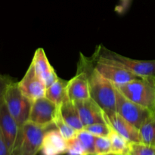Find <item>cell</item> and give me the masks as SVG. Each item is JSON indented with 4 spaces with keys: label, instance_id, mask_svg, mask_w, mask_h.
I'll return each mask as SVG.
<instances>
[{
    "label": "cell",
    "instance_id": "27",
    "mask_svg": "<svg viewBox=\"0 0 155 155\" xmlns=\"http://www.w3.org/2000/svg\"><path fill=\"white\" fill-rule=\"evenodd\" d=\"M132 0H120V2L115 7V12L119 15H123L130 8Z\"/></svg>",
    "mask_w": 155,
    "mask_h": 155
},
{
    "label": "cell",
    "instance_id": "9",
    "mask_svg": "<svg viewBox=\"0 0 155 155\" xmlns=\"http://www.w3.org/2000/svg\"><path fill=\"white\" fill-rule=\"evenodd\" d=\"M18 83L22 93L30 101H33L45 97L46 86L36 74L32 63L29 66L25 75Z\"/></svg>",
    "mask_w": 155,
    "mask_h": 155
},
{
    "label": "cell",
    "instance_id": "24",
    "mask_svg": "<svg viewBox=\"0 0 155 155\" xmlns=\"http://www.w3.org/2000/svg\"><path fill=\"white\" fill-rule=\"evenodd\" d=\"M130 155H155V148L142 142L130 143Z\"/></svg>",
    "mask_w": 155,
    "mask_h": 155
},
{
    "label": "cell",
    "instance_id": "26",
    "mask_svg": "<svg viewBox=\"0 0 155 155\" xmlns=\"http://www.w3.org/2000/svg\"><path fill=\"white\" fill-rule=\"evenodd\" d=\"M15 82V80L7 75H2L0 74V97H2L5 92L8 86Z\"/></svg>",
    "mask_w": 155,
    "mask_h": 155
},
{
    "label": "cell",
    "instance_id": "7",
    "mask_svg": "<svg viewBox=\"0 0 155 155\" xmlns=\"http://www.w3.org/2000/svg\"><path fill=\"white\" fill-rule=\"evenodd\" d=\"M59 107L46 97L38 98L32 102L29 122L44 128H50L58 113Z\"/></svg>",
    "mask_w": 155,
    "mask_h": 155
},
{
    "label": "cell",
    "instance_id": "13",
    "mask_svg": "<svg viewBox=\"0 0 155 155\" xmlns=\"http://www.w3.org/2000/svg\"><path fill=\"white\" fill-rule=\"evenodd\" d=\"M31 63L34 66L36 74L45 83L46 88L51 86L58 79L54 68L48 61L42 48H39L36 50Z\"/></svg>",
    "mask_w": 155,
    "mask_h": 155
},
{
    "label": "cell",
    "instance_id": "18",
    "mask_svg": "<svg viewBox=\"0 0 155 155\" xmlns=\"http://www.w3.org/2000/svg\"><path fill=\"white\" fill-rule=\"evenodd\" d=\"M107 136L111 143L112 155H130V142L129 141L117 133L111 127Z\"/></svg>",
    "mask_w": 155,
    "mask_h": 155
},
{
    "label": "cell",
    "instance_id": "14",
    "mask_svg": "<svg viewBox=\"0 0 155 155\" xmlns=\"http://www.w3.org/2000/svg\"><path fill=\"white\" fill-rule=\"evenodd\" d=\"M106 121L114 130L125 138L130 143L141 142L139 129L124 119L117 112L110 116L106 114Z\"/></svg>",
    "mask_w": 155,
    "mask_h": 155
},
{
    "label": "cell",
    "instance_id": "6",
    "mask_svg": "<svg viewBox=\"0 0 155 155\" xmlns=\"http://www.w3.org/2000/svg\"><path fill=\"white\" fill-rule=\"evenodd\" d=\"M116 98L117 113L139 130L148 117L155 114L127 98L117 88Z\"/></svg>",
    "mask_w": 155,
    "mask_h": 155
},
{
    "label": "cell",
    "instance_id": "12",
    "mask_svg": "<svg viewBox=\"0 0 155 155\" xmlns=\"http://www.w3.org/2000/svg\"><path fill=\"white\" fill-rule=\"evenodd\" d=\"M67 141L57 128L48 129L44 135L39 152L41 155H64L67 153Z\"/></svg>",
    "mask_w": 155,
    "mask_h": 155
},
{
    "label": "cell",
    "instance_id": "22",
    "mask_svg": "<svg viewBox=\"0 0 155 155\" xmlns=\"http://www.w3.org/2000/svg\"><path fill=\"white\" fill-rule=\"evenodd\" d=\"M94 155H112L111 143L108 136H95Z\"/></svg>",
    "mask_w": 155,
    "mask_h": 155
},
{
    "label": "cell",
    "instance_id": "20",
    "mask_svg": "<svg viewBox=\"0 0 155 155\" xmlns=\"http://www.w3.org/2000/svg\"><path fill=\"white\" fill-rule=\"evenodd\" d=\"M76 137L83 146L86 155H94L95 142V136L94 135L83 129L77 132Z\"/></svg>",
    "mask_w": 155,
    "mask_h": 155
},
{
    "label": "cell",
    "instance_id": "2",
    "mask_svg": "<svg viewBox=\"0 0 155 155\" xmlns=\"http://www.w3.org/2000/svg\"><path fill=\"white\" fill-rule=\"evenodd\" d=\"M96 60L116 65L130 71L138 77L155 78V60H136L108 50L104 46L97 47L93 55Z\"/></svg>",
    "mask_w": 155,
    "mask_h": 155
},
{
    "label": "cell",
    "instance_id": "21",
    "mask_svg": "<svg viewBox=\"0 0 155 155\" xmlns=\"http://www.w3.org/2000/svg\"><path fill=\"white\" fill-rule=\"evenodd\" d=\"M54 125L56 128L58 130L61 136H63L64 139L66 141H69L71 139H74L77 136V131L74 130V128L68 125L66 122L63 120L60 114V112L58 110L57 116H56L55 119L54 121Z\"/></svg>",
    "mask_w": 155,
    "mask_h": 155
},
{
    "label": "cell",
    "instance_id": "3",
    "mask_svg": "<svg viewBox=\"0 0 155 155\" xmlns=\"http://www.w3.org/2000/svg\"><path fill=\"white\" fill-rule=\"evenodd\" d=\"M115 86L127 98L155 113L154 77H138L125 84Z\"/></svg>",
    "mask_w": 155,
    "mask_h": 155
},
{
    "label": "cell",
    "instance_id": "15",
    "mask_svg": "<svg viewBox=\"0 0 155 155\" xmlns=\"http://www.w3.org/2000/svg\"><path fill=\"white\" fill-rule=\"evenodd\" d=\"M67 96L72 101L90 98L87 77L80 68H77V74L68 82Z\"/></svg>",
    "mask_w": 155,
    "mask_h": 155
},
{
    "label": "cell",
    "instance_id": "1",
    "mask_svg": "<svg viewBox=\"0 0 155 155\" xmlns=\"http://www.w3.org/2000/svg\"><path fill=\"white\" fill-rule=\"evenodd\" d=\"M77 68L86 74L90 98H92L107 115L116 112V88L112 83L104 78L95 70L93 58L80 54Z\"/></svg>",
    "mask_w": 155,
    "mask_h": 155
},
{
    "label": "cell",
    "instance_id": "19",
    "mask_svg": "<svg viewBox=\"0 0 155 155\" xmlns=\"http://www.w3.org/2000/svg\"><path fill=\"white\" fill-rule=\"evenodd\" d=\"M141 142L155 148V114L148 117L139 128Z\"/></svg>",
    "mask_w": 155,
    "mask_h": 155
},
{
    "label": "cell",
    "instance_id": "4",
    "mask_svg": "<svg viewBox=\"0 0 155 155\" xmlns=\"http://www.w3.org/2000/svg\"><path fill=\"white\" fill-rule=\"evenodd\" d=\"M49 128L27 122L20 128L12 155H36L40 151L45 132Z\"/></svg>",
    "mask_w": 155,
    "mask_h": 155
},
{
    "label": "cell",
    "instance_id": "25",
    "mask_svg": "<svg viewBox=\"0 0 155 155\" xmlns=\"http://www.w3.org/2000/svg\"><path fill=\"white\" fill-rule=\"evenodd\" d=\"M67 143L68 146H67L66 154L68 155H86L83 146L77 137L67 141Z\"/></svg>",
    "mask_w": 155,
    "mask_h": 155
},
{
    "label": "cell",
    "instance_id": "11",
    "mask_svg": "<svg viewBox=\"0 0 155 155\" xmlns=\"http://www.w3.org/2000/svg\"><path fill=\"white\" fill-rule=\"evenodd\" d=\"M74 102L84 127L97 123H107L106 114L92 98H89Z\"/></svg>",
    "mask_w": 155,
    "mask_h": 155
},
{
    "label": "cell",
    "instance_id": "10",
    "mask_svg": "<svg viewBox=\"0 0 155 155\" xmlns=\"http://www.w3.org/2000/svg\"><path fill=\"white\" fill-rule=\"evenodd\" d=\"M92 58H93L94 67L95 70L102 77L113 83L114 86L124 85L138 78L137 76L124 68L100 61L96 60L93 56Z\"/></svg>",
    "mask_w": 155,
    "mask_h": 155
},
{
    "label": "cell",
    "instance_id": "16",
    "mask_svg": "<svg viewBox=\"0 0 155 155\" xmlns=\"http://www.w3.org/2000/svg\"><path fill=\"white\" fill-rule=\"evenodd\" d=\"M59 112L64 120L77 132L84 129L78 110L74 101L65 99L59 106Z\"/></svg>",
    "mask_w": 155,
    "mask_h": 155
},
{
    "label": "cell",
    "instance_id": "5",
    "mask_svg": "<svg viewBox=\"0 0 155 155\" xmlns=\"http://www.w3.org/2000/svg\"><path fill=\"white\" fill-rule=\"evenodd\" d=\"M2 97L9 112L21 128L28 122L33 101L22 93L16 82H13L8 86Z\"/></svg>",
    "mask_w": 155,
    "mask_h": 155
},
{
    "label": "cell",
    "instance_id": "17",
    "mask_svg": "<svg viewBox=\"0 0 155 155\" xmlns=\"http://www.w3.org/2000/svg\"><path fill=\"white\" fill-rule=\"evenodd\" d=\"M68 82L58 77V79L54 83L46 88L45 96L59 107L60 104L68 98L67 96Z\"/></svg>",
    "mask_w": 155,
    "mask_h": 155
},
{
    "label": "cell",
    "instance_id": "8",
    "mask_svg": "<svg viewBox=\"0 0 155 155\" xmlns=\"http://www.w3.org/2000/svg\"><path fill=\"white\" fill-rule=\"evenodd\" d=\"M20 127L9 112L3 97H0V131L10 152L13 153Z\"/></svg>",
    "mask_w": 155,
    "mask_h": 155
},
{
    "label": "cell",
    "instance_id": "23",
    "mask_svg": "<svg viewBox=\"0 0 155 155\" xmlns=\"http://www.w3.org/2000/svg\"><path fill=\"white\" fill-rule=\"evenodd\" d=\"M84 130L95 136H107L110 131V127L107 123H97L86 126Z\"/></svg>",
    "mask_w": 155,
    "mask_h": 155
},
{
    "label": "cell",
    "instance_id": "28",
    "mask_svg": "<svg viewBox=\"0 0 155 155\" xmlns=\"http://www.w3.org/2000/svg\"><path fill=\"white\" fill-rule=\"evenodd\" d=\"M0 155H12L9 151L7 145H6L5 139L0 131Z\"/></svg>",
    "mask_w": 155,
    "mask_h": 155
}]
</instances>
